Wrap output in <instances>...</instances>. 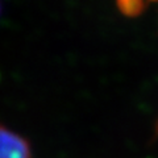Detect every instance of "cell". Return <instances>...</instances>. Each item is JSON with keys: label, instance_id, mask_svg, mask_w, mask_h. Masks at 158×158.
Instances as JSON below:
<instances>
[{"label": "cell", "instance_id": "obj_1", "mask_svg": "<svg viewBox=\"0 0 158 158\" xmlns=\"http://www.w3.org/2000/svg\"><path fill=\"white\" fill-rule=\"evenodd\" d=\"M0 158H32L29 142L0 124Z\"/></svg>", "mask_w": 158, "mask_h": 158}, {"label": "cell", "instance_id": "obj_2", "mask_svg": "<svg viewBox=\"0 0 158 158\" xmlns=\"http://www.w3.org/2000/svg\"><path fill=\"white\" fill-rule=\"evenodd\" d=\"M116 7L124 16L137 17L145 11V0H116Z\"/></svg>", "mask_w": 158, "mask_h": 158}, {"label": "cell", "instance_id": "obj_3", "mask_svg": "<svg viewBox=\"0 0 158 158\" xmlns=\"http://www.w3.org/2000/svg\"><path fill=\"white\" fill-rule=\"evenodd\" d=\"M153 137H158V121L156 124V128H154V135H153Z\"/></svg>", "mask_w": 158, "mask_h": 158}, {"label": "cell", "instance_id": "obj_4", "mask_svg": "<svg viewBox=\"0 0 158 158\" xmlns=\"http://www.w3.org/2000/svg\"><path fill=\"white\" fill-rule=\"evenodd\" d=\"M150 2H158V0H150Z\"/></svg>", "mask_w": 158, "mask_h": 158}]
</instances>
